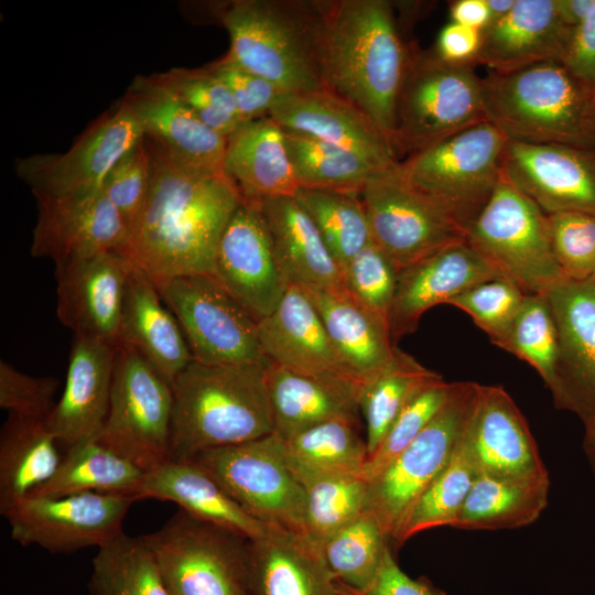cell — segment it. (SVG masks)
<instances>
[{
	"mask_svg": "<svg viewBox=\"0 0 595 595\" xmlns=\"http://www.w3.org/2000/svg\"><path fill=\"white\" fill-rule=\"evenodd\" d=\"M150 183L122 251L155 283L213 274L217 247L244 196L226 173L186 163L145 136Z\"/></svg>",
	"mask_w": 595,
	"mask_h": 595,
	"instance_id": "6da1fadb",
	"label": "cell"
},
{
	"mask_svg": "<svg viewBox=\"0 0 595 595\" xmlns=\"http://www.w3.org/2000/svg\"><path fill=\"white\" fill-rule=\"evenodd\" d=\"M323 85L367 113L392 144L409 43L387 0H318ZM393 148V147H392Z\"/></svg>",
	"mask_w": 595,
	"mask_h": 595,
	"instance_id": "7a4b0ae2",
	"label": "cell"
},
{
	"mask_svg": "<svg viewBox=\"0 0 595 595\" xmlns=\"http://www.w3.org/2000/svg\"><path fill=\"white\" fill-rule=\"evenodd\" d=\"M268 364L206 365L193 360L171 383L169 459L245 443L273 432Z\"/></svg>",
	"mask_w": 595,
	"mask_h": 595,
	"instance_id": "3957f363",
	"label": "cell"
},
{
	"mask_svg": "<svg viewBox=\"0 0 595 595\" xmlns=\"http://www.w3.org/2000/svg\"><path fill=\"white\" fill-rule=\"evenodd\" d=\"M208 22L226 29L225 57L283 94L325 88L318 64L317 1L226 0L201 4Z\"/></svg>",
	"mask_w": 595,
	"mask_h": 595,
	"instance_id": "277c9868",
	"label": "cell"
},
{
	"mask_svg": "<svg viewBox=\"0 0 595 595\" xmlns=\"http://www.w3.org/2000/svg\"><path fill=\"white\" fill-rule=\"evenodd\" d=\"M486 121L508 140L595 150V98L561 63L482 77Z\"/></svg>",
	"mask_w": 595,
	"mask_h": 595,
	"instance_id": "5b68a950",
	"label": "cell"
},
{
	"mask_svg": "<svg viewBox=\"0 0 595 595\" xmlns=\"http://www.w3.org/2000/svg\"><path fill=\"white\" fill-rule=\"evenodd\" d=\"M474 67L409 43L392 137L398 160L486 121L482 77Z\"/></svg>",
	"mask_w": 595,
	"mask_h": 595,
	"instance_id": "8992f818",
	"label": "cell"
},
{
	"mask_svg": "<svg viewBox=\"0 0 595 595\" xmlns=\"http://www.w3.org/2000/svg\"><path fill=\"white\" fill-rule=\"evenodd\" d=\"M508 139L483 121L399 161L402 177L464 232L493 195Z\"/></svg>",
	"mask_w": 595,
	"mask_h": 595,
	"instance_id": "52a82bcc",
	"label": "cell"
},
{
	"mask_svg": "<svg viewBox=\"0 0 595 595\" xmlns=\"http://www.w3.org/2000/svg\"><path fill=\"white\" fill-rule=\"evenodd\" d=\"M465 239L527 294H547L564 278L552 251L547 214L502 174Z\"/></svg>",
	"mask_w": 595,
	"mask_h": 595,
	"instance_id": "ba28073f",
	"label": "cell"
},
{
	"mask_svg": "<svg viewBox=\"0 0 595 595\" xmlns=\"http://www.w3.org/2000/svg\"><path fill=\"white\" fill-rule=\"evenodd\" d=\"M479 383L454 382L443 408L430 424L368 482L366 510L372 512L389 540L447 465L464 437L477 402Z\"/></svg>",
	"mask_w": 595,
	"mask_h": 595,
	"instance_id": "9c48e42d",
	"label": "cell"
},
{
	"mask_svg": "<svg viewBox=\"0 0 595 595\" xmlns=\"http://www.w3.org/2000/svg\"><path fill=\"white\" fill-rule=\"evenodd\" d=\"M142 537L170 595H249V539L181 509Z\"/></svg>",
	"mask_w": 595,
	"mask_h": 595,
	"instance_id": "30bf717a",
	"label": "cell"
},
{
	"mask_svg": "<svg viewBox=\"0 0 595 595\" xmlns=\"http://www.w3.org/2000/svg\"><path fill=\"white\" fill-rule=\"evenodd\" d=\"M171 383L134 348L118 345L108 414L96 440L149 472L170 458Z\"/></svg>",
	"mask_w": 595,
	"mask_h": 595,
	"instance_id": "8fae6325",
	"label": "cell"
},
{
	"mask_svg": "<svg viewBox=\"0 0 595 595\" xmlns=\"http://www.w3.org/2000/svg\"><path fill=\"white\" fill-rule=\"evenodd\" d=\"M249 515L305 536L306 495L286 465L275 433L209 448L192 458Z\"/></svg>",
	"mask_w": 595,
	"mask_h": 595,
	"instance_id": "7c38bea8",
	"label": "cell"
},
{
	"mask_svg": "<svg viewBox=\"0 0 595 595\" xmlns=\"http://www.w3.org/2000/svg\"><path fill=\"white\" fill-rule=\"evenodd\" d=\"M155 284L195 361L270 363L261 348L258 322L213 274L180 275Z\"/></svg>",
	"mask_w": 595,
	"mask_h": 595,
	"instance_id": "4fadbf2b",
	"label": "cell"
},
{
	"mask_svg": "<svg viewBox=\"0 0 595 595\" xmlns=\"http://www.w3.org/2000/svg\"><path fill=\"white\" fill-rule=\"evenodd\" d=\"M399 162L375 174L360 197L371 241L398 272L465 240V232L402 177Z\"/></svg>",
	"mask_w": 595,
	"mask_h": 595,
	"instance_id": "5bb4252c",
	"label": "cell"
},
{
	"mask_svg": "<svg viewBox=\"0 0 595 595\" xmlns=\"http://www.w3.org/2000/svg\"><path fill=\"white\" fill-rule=\"evenodd\" d=\"M132 496L87 491L62 497H28L2 516L11 538L23 547L36 544L51 553L69 554L100 548L122 532Z\"/></svg>",
	"mask_w": 595,
	"mask_h": 595,
	"instance_id": "9a60e30c",
	"label": "cell"
},
{
	"mask_svg": "<svg viewBox=\"0 0 595 595\" xmlns=\"http://www.w3.org/2000/svg\"><path fill=\"white\" fill-rule=\"evenodd\" d=\"M142 138L141 125L122 98L66 152L19 159L15 172L33 194L61 197L94 192L101 188L111 167Z\"/></svg>",
	"mask_w": 595,
	"mask_h": 595,
	"instance_id": "2e32d148",
	"label": "cell"
},
{
	"mask_svg": "<svg viewBox=\"0 0 595 595\" xmlns=\"http://www.w3.org/2000/svg\"><path fill=\"white\" fill-rule=\"evenodd\" d=\"M213 275L259 323L290 284L279 264L256 198H242L219 240Z\"/></svg>",
	"mask_w": 595,
	"mask_h": 595,
	"instance_id": "e0dca14e",
	"label": "cell"
},
{
	"mask_svg": "<svg viewBox=\"0 0 595 595\" xmlns=\"http://www.w3.org/2000/svg\"><path fill=\"white\" fill-rule=\"evenodd\" d=\"M502 176L547 215L595 216V150L508 140Z\"/></svg>",
	"mask_w": 595,
	"mask_h": 595,
	"instance_id": "ac0fdd59",
	"label": "cell"
},
{
	"mask_svg": "<svg viewBox=\"0 0 595 595\" xmlns=\"http://www.w3.org/2000/svg\"><path fill=\"white\" fill-rule=\"evenodd\" d=\"M558 335V409L595 420V279L563 278L547 292Z\"/></svg>",
	"mask_w": 595,
	"mask_h": 595,
	"instance_id": "d6986e66",
	"label": "cell"
},
{
	"mask_svg": "<svg viewBox=\"0 0 595 595\" xmlns=\"http://www.w3.org/2000/svg\"><path fill=\"white\" fill-rule=\"evenodd\" d=\"M132 261L119 250L55 264L56 313L74 336L118 346Z\"/></svg>",
	"mask_w": 595,
	"mask_h": 595,
	"instance_id": "ffe728a7",
	"label": "cell"
},
{
	"mask_svg": "<svg viewBox=\"0 0 595 595\" xmlns=\"http://www.w3.org/2000/svg\"><path fill=\"white\" fill-rule=\"evenodd\" d=\"M37 218L31 255L54 263L123 251L129 230L104 191L69 196L33 194Z\"/></svg>",
	"mask_w": 595,
	"mask_h": 595,
	"instance_id": "44dd1931",
	"label": "cell"
},
{
	"mask_svg": "<svg viewBox=\"0 0 595 595\" xmlns=\"http://www.w3.org/2000/svg\"><path fill=\"white\" fill-rule=\"evenodd\" d=\"M264 356L285 369L361 391L333 345L306 292L290 286L275 310L258 323Z\"/></svg>",
	"mask_w": 595,
	"mask_h": 595,
	"instance_id": "7402d4cb",
	"label": "cell"
},
{
	"mask_svg": "<svg viewBox=\"0 0 595 595\" xmlns=\"http://www.w3.org/2000/svg\"><path fill=\"white\" fill-rule=\"evenodd\" d=\"M268 116L284 131L346 148L380 169L399 162L390 140L376 122L356 105L326 88L282 94Z\"/></svg>",
	"mask_w": 595,
	"mask_h": 595,
	"instance_id": "603a6c76",
	"label": "cell"
},
{
	"mask_svg": "<svg viewBox=\"0 0 595 595\" xmlns=\"http://www.w3.org/2000/svg\"><path fill=\"white\" fill-rule=\"evenodd\" d=\"M505 278L466 239L447 246L401 270L390 316L393 344L413 333L422 315L465 290Z\"/></svg>",
	"mask_w": 595,
	"mask_h": 595,
	"instance_id": "cb8c5ba5",
	"label": "cell"
},
{
	"mask_svg": "<svg viewBox=\"0 0 595 595\" xmlns=\"http://www.w3.org/2000/svg\"><path fill=\"white\" fill-rule=\"evenodd\" d=\"M570 29L560 0H516L506 15L480 31L475 65L501 73L560 63Z\"/></svg>",
	"mask_w": 595,
	"mask_h": 595,
	"instance_id": "d4e9b609",
	"label": "cell"
},
{
	"mask_svg": "<svg viewBox=\"0 0 595 595\" xmlns=\"http://www.w3.org/2000/svg\"><path fill=\"white\" fill-rule=\"evenodd\" d=\"M117 346L74 336L66 381L48 424L65 452L97 439L109 409Z\"/></svg>",
	"mask_w": 595,
	"mask_h": 595,
	"instance_id": "484cf974",
	"label": "cell"
},
{
	"mask_svg": "<svg viewBox=\"0 0 595 595\" xmlns=\"http://www.w3.org/2000/svg\"><path fill=\"white\" fill-rule=\"evenodd\" d=\"M468 436L480 473L549 478L529 425L502 386H479Z\"/></svg>",
	"mask_w": 595,
	"mask_h": 595,
	"instance_id": "4316f807",
	"label": "cell"
},
{
	"mask_svg": "<svg viewBox=\"0 0 595 595\" xmlns=\"http://www.w3.org/2000/svg\"><path fill=\"white\" fill-rule=\"evenodd\" d=\"M123 99L143 136L196 167L225 173L226 138L203 123L178 98L150 76H137Z\"/></svg>",
	"mask_w": 595,
	"mask_h": 595,
	"instance_id": "83f0119b",
	"label": "cell"
},
{
	"mask_svg": "<svg viewBox=\"0 0 595 595\" xmlns=\"http://www.w3.org/2000/svg\"><path fill=\"white\" fill-rule=\"evenodd\" d=\"M249 595H337L320 548L306 536L267 524L248 545Z\"/></svg>",
	"mask_w": 595,
	"mask_h": 595,
	"instance_id": "f1b7e54d",
	"label": "cell"
},
{
	"mask_svg": "<svg viewBox=\"0 0 595 595\" xmlns=\"http://www.w3.org/2000/svg\"><path fill=\"white\" fill-rule=\"evenodd\" d=\"M279 264L303 290H344V274L317 226L294 196L258 199Z\"/></svg>",
	"mask_w": 595,
	"mask_h": 595,
	"instance_id": "f546056e",
	"label": "cell"
},
{
	"mask_svg": "<svg viewBox=\"0 0 595 595\" xmlns=\"http://www.w3.org/2000/svg\"><path fill=\"white\" fill-rule=\"evenodd\" d=\"M119 344L139 351L170 383L194 360L155 282L133 262L126 286Z\"/></svg>",
	"mask_w": 595,
	"mask_h": 595,
	"instance_id": "4dcf8cb0",
	"label": "cell"
},
{
	"mask_svg": "<svg viewBox=\"0 0 595 595\" xmlns=\"http://www.w3.org/2000/svg\"><path fill=\"white\" fill-rule=\"evenodd\" d=\"M148 498L172 501L187 515L249 540L260 537L267 529L266 523L244 510L191 459H167L147 472L138 500Z\"/></svg>",
	"mask_w": 595,
	"mask_h": 595,
	"instance_id": "1f68e13d",
	"label": "cell"
},
{
	"mask_svg": "<svg viewBox=\"0 0 595 595\" xmlns=\"http://www.w3.org/2000/svg\"><path fill=\"white\" fill-rule=\"evenodd\" d=\"M224 171L242 196H295L296 181L285 131L270 116L241 123L226 139Z\"/></svg>",
	"mask_w": 595,
	"mask_h": 595,
	"instance_id": "d6a6232c",
	"label": "cell"
},
{
	"mask_svg": "<svg viewBox=\"0 0 595 595\" xmlns=\"http://www.w3.org/2000/svg\"><path fill=\"white\" fill-rule=\"evenodd\" d=\"M351 376L363 387L393 358L397 346L389 327L347 289L304 290Z\"/></svg>",
	"mask_w": 595,
	"mask_h": 595,
	"instance_id": "836d02e7",
	"label": "cell"
},
{
	"mask_svg": "<svg viewBox=\"0 0 595 595\" xmlns=\"http://www.w3.org/2000/svg\"><path fill=\"white\" fill-rule=\"evenodd\" d=\"M266 386L273 433L283 441L325 421L357 418L355 389L296 374L270 361Z\"/></svg>",
	"mask_w": 595,
	"mask_h": 595,
	"instance_id": "e575fe53",
	"label": "cell"
},
{
	"mask_svg": "<svg viewBox=\"0 0 595 595\" xmlns=\"http://www.w3.org/2000/svg\"><path fill=\"white\" fill-rule=\"evenodd\" d=\"M63 455L47 419L9 414L0 432L1 515L46 483Z\"/></svg>",
	"mask_w": 595,
	"mask_h": 595,
	"instance_id": "d590c367",
	"label": "cell"
},
{
	"mask_svg": "<svg viewBox=\"0 0 595 595\" xmlns=\"http://www.w3.org/2000/svg\"><path fill=\"white\" fill-rule=\"evenodd\" d=\"M549 478H512L480 473L452 528L516 529L533 523L548 506Z\"/></svg>",
	"mask_w": 595,
	"mask_h": 595,
	"instance_id": "8d00e7d4",
	"label": "cell"
},
{
	"mask_svg": "<svg viewBox=\"0 0 595 595\" xmlns=\"http://www.w3.org/2000/svg\"><path fill=\"white\" fill-rule=\"evenodd\" d=\"M145 475L144 469L93 439L67 448L55 474L29 497L98 491L128 495L138 501Z\"/></svg>",
	"mask_w": 595,
	"mask_h": 595,
	"instance_id": "74e56055",
	"label": "cell"
},
{
	"mask_svg": "<svg viewBox=\"0 0 595 595\" xmlns=\"http://www.w3.org/2000/svg\"><path fill=\"white\" fill-rule=\"evenodd\" d=\"M285 462L305 491V536L317 547L366 510L364 477L311 469L286 457Z\"/></svg>",
	"mask_w": 595,
	"mask_h": 595,
	"instance_id": "f35d334b",
	"label": "cell"
},
{
	"mask_svg": "<svg viewBox=\"0 0 595 595\" xmlns=\"http://www.w3.org/2000/svg\"><path fill=\"white\" fill-rule=\"evenodd\" d=\"M440 379V374L396 348L389 365L367 382L359 394V412L366 422L368 457L379 447L407 404Z\"/></svg>",
	"mask_w": 595,
	"mask_h": 595,
	"instance_id": "ab89813d",
	"label": "cell"
},
{
	"mask_svg": "<svg viewBox=\"0 0 595 595\" xmlns=\"http://www.w3.org/2000/svg\"><path fill=\"white\" fill-rule=\"evenodd\" d=\"M300 188L360 195L380 169L365 156L315 138L285 131Z\"/></svg>",
	"mask_w": 595,
	"mask_h": 595,
	"instance_id": "60d3db41",
	"label": "cell"
},
{
	"mask_svg": "<svg viewBox=\"0 0 595 595\" xmlns=\"http://www.w3.org/2000/svg\"><path fill=\"white\" fill-rule=\"evenodd\" d=\"M91 563L90 595H170L142 536L122 531L98 548Z\"/></svg>",
	"mask_w": 595,
	"mask_h": 595,
	"instance_id": "b9f144b4",
	"label": "cell"
},
{
	"mask_svg": "<svg viewBox=\"0 0 595 595\" xmlns=\"http://www.w3.org/2000/svg\"><path fill=\"white\" fill-rule=\"evenodd\" d=\"M479 474L467 428L447 465L418 500L393 538L396 545L400 547L425 530L452 527Z\"/></svg>",
	"mask_w": 595,
	"mask_h": 595,
	"instance_id": "7bdbcfd3",
	"label": "cell"
},
{
	"mask_svg": "<svg viewBox=\"0 0 595 595\" xmlns=\"http://www.w3.org/2000/svg\"><path fill=\"white\" fill-rule=\"evenodd\" d=\"M388 540L376 516L365 510L318 548L336 583L365 591L379 573L390 549Z\"/></svg>",
	"mask_w": 595,
	"mask_h": 595,
	"instance_id": "ee69618b",
	"label": "cell"
},
{
	"mask_svg": "<svg viewBox=\"0 0 595 595\" xmlns=\"http://www.w3.org/2000/svg\"><path fill=\"white\" fill-rule=\"evenodd\" d=\"M285 457L304 467L363 477L368 459L357 418H336L283 441Z\"/></svg>",
	"mask_w": 595,
	"mask_h": 595,
	"instance_id": "f6af8a7d",
	"label": "cell"
},
{
	"mask_svg": "<svg viewBox=\"0 0 595 595\" xmlns=\"http://www.w3.org/2000/svg\"><path fill=\"white\" fill-rule=\"evenodd\" d=\"M294 197L314 220L342 271L371 242L360 195L300 188Z\"/></svg>",
	"mask_w": 595,
	"mask_h": 595,
	"instance_id": "bcb514c9",
	"label": "cell"
},
{
	"mask_svg": "<svg viewBox=\"0 0 595 595\" xmlns=\"http://www.w3.org/2000/svg\"><path fill=\"white\" fill-rule=\"evenodd\" d=\"M152 76L203 123L226 139L244 123L230 90L207 66L174 67Z\"/></svg>",
	"mask_w": 595,
	"mask_h": 595,
	"instance_id": "7dc6e473",
	"label": "cell"
},
{
	"mask_svg": "<svg viewBox=\"0 0 595 595\" xmlns=\"http://www.w3.org/2000/svg\"><path fill=\"white\" fill-rule=\"evenodd\" d=\"M533 367L551 391L556 378L558 335L547 294H527L500 347Z\"/></svg>",
	"mask_w": 595,
	"mask_h": 595,
	"instance_id": "c3c4849f",
	"label": "cell"
},
{
	"mask_svg": "<svg viewBox=\"0 0 595 595\" xmlns=\"http://www.w3.org/2000/svg\"><path fill=\"white\" fill-rule=\"evenodd\" d=\"M527 293L513 281L497 278L480 282L451 299L447 304L468 314L474 323L501 347Z\"/></svg>",
	"mask_w": 595,
	"mask_h": 595,
	"instance_id": "681fc988",
	"label": "cell"
},
{
	"mask_svg": "<svg viewBox=\"0 0 595 595\" xmlns=\"http://www.w3.org/2000/svg\"><path fill=\"white\" fill-rule=\"evenodd\" d=\"M454 382L443 378L419 392L401 411L379 447L368 457L363 477L370 482L430 424L448 399Z\"/></svg>",
	"mask_w": 595,
	"mask_h": 595,
	"instance_id": "f907efd6",
	"label": "cell"
},
{
	"mask_svg": "<svg viewBox=\"0 0 595 595\" xmlns=\"http://www.w3.org/2000/svg\"><path fill=\"white\" fill-rule=\"evenodd\" d=\"M343 274L349 293L390 331L399 272L387 256L371 241L350 260Z\"/></svg>",
	"mask_w": 595,
	"mask_h": 595,
	"instance_id": "816d5d0a",
	"label": "cell"
},
{
	"mask_svg": "<svg viewBox=\"0 0 595 595\" xmlns=\"http://www.w3.org/2000/svg\"><path fill=\"white\" fill-rule=\"evenodd\" d=\"M554 258L565 279L595 277V216L564 212L547 215Z\"/></svg>",
	"mask_w": 595,
	"mask_h": 595,
	"instance_id": "f5cc1de1",
	"label": "cell"
},
{
	"mask_svg": "<svg viewBox=\"0 0 595 595\" xmlns=\"http://www.w3.org/2000/svg\"><path fill=\"white\" fill-rule=\"evenodd\" d=\"M149 183L150 158L143 137L111 167L101 185L129 232L143 208Z\"/></svg>",
	"mask_w": 595,
	"mask_h": 595,
	"instance_id": "db71d44e",
	"label": "cell"
},
{
	"mask_svg": "<svg viewBox=\"0 0 595 595\" xmlns=\"http://www.w3.org/2000/svg\"><path fill=\"white\" fill-rule=\"evenodd\" d=\"M571 29L560 63L595 98V0H560Z\"/></svg>",
	"mask_w": 595,
	"mask_h": 595,
	"instance_id": "11a10c76",
	"label": "cell"
},
{
	"mask_svg": "<svg viewBox=\"0 0 595 595\" xmlns=\"http://www.w3.org/2000/svg\"><path fill=\"white\" fill-rule=\"evenodd\" d=\"M58 386L55 377L30 376L0 361V407L9 414L48 420Z\"/></svg>",
	"mask_w": 595,
	"mask_h": 595,
	"instance_id": "9f6ffc18",
	"label": "cell"
},
{
	"mask_svg": "<svg viewBox=\"0 0 595 595\" xmlns=\"http://www.w3.org/2000/svg\"><path fill=\"white\" fill-rule=\"evenodd\" d=\"M207 67L230 90L244 122L268 116L283 94L269 80L240 67L223 56Z\"/></svg>",
	"mask_w": 595,
	"mask_h": 595,
	"instance_id": "6f0895ef",
	"label": "cell"
},
{
	"mask_svg": "<svg viewBox=\"0 0 595 595\" xmlns=\"http://www.w3.org/2000/svg\"><path fill=\"white\" fill-rule=\"evenodd\" d=\"M342 595H445L425 577L412 578L404 573L389 549L375 582L365 591H355L336 583Z\"/></svg>",
	"mask_w": 595,
	"mask_h": 595,
	"instance_id": "680465c9",
	"label": "cell"
},
{
	"mask_svg": "<svg viewBox=\"0 0 595 595\" xmlns=\"http://www.w3.org/2000/svg\"><path fill=\"white\" fill-rule=\"evenodd\" d=\"M480 36L479 30L450 21L441 29L433 51L446 62L475 65Z\"/></svg>",
	"mask_w": 595,
	"mask_h": 595,
	"instance_id": "91938a15",
	"label": "cell"
},
{
	"mask_svg": "<svg viewBox=\"0 0 595 595\" xmlns=\"http://www.w3.org/2000/svg\"><path fill=\"white\" fill-rule=\"evenodd\" d=\"M451 21L484 30L491 20L486 0H456L450 4Z\"/></svg>",
	"mask_w": 595,
	"mask_h": 595,
	"instance_id": "94428289",
	"label": "cell"
},
{
	"mask_svg": "<svg viewBox=\"0 0 595 595\" xmlns=\"http://www.w3.org/2000/svg\"><path fill=\"white\" fill-rule=\"evenodd\" d=\"M583 450L595 478V420L584 424Z\"/></svg>",
	"mask_w": 595,
	"mask_h": 595,
	"instance_id": "6125c7cd",
	"label": "cell"
},
{
	"mask_svg": "<svg viewBox=\"0 0 595 595\" xmlns=\"http://www.w3.org/2000/svg\"><path fill=\"white\" fill-rule=\"evenodd\" d=\"M516 0H486L490 11V22L506 15L513 7Z\"/></svg>",
	"mask_w": 595,
	"mask_h": 595,
	"instance_id": "be15d7a7",
	"label": "cell"
},
{
	"mask_svg": "<svg viewBox=\"0 0 595 595\" xmlns=\"http://www.w3.org/2000/svg\"><path fill=\"white\" fill-rule=\"evenodd\" d=\"M337 595H342V594L337 593Z\"/></svg>",
	"mask_w": 595,
	"mask_h": 595,
	"instance_id": "e7e4bbea",
	"label": "cell"
},
{
	"mask_svg": "<svg viewBox=\"0 0 595 595\" xmlns=\"http://www.w3.org/2000/svg\"><path fill=\"white\" fill-rule=\"evenodd\" d=\"M594 279H595V277H594Z\"/></svg>",
	"mask_w": 595,
	"mask_h": 595,
	"instance_id": "03108f58",
	"label": "cell"
}]
</instances>
